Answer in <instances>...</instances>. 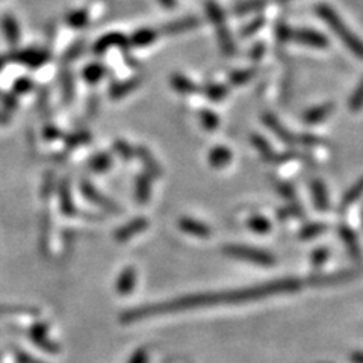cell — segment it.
Wrapping results in <instances>:
<instances>
[{"label":"cell","mask_w":363,"mask_h":363,"mask_svg":"<svg viewBox=\"0 0 363 363\" xmlns=\"http://www.w3.org/2000/svg\"><path fill=\"white\" fill-rule=\"evenodd\" d=\"M350 359L353 363H363V351H354Z\"/></svg>","instance_id":"cell-21"},{"label":"cell","mask_w":363,"mask_h":363,"mask_svg":"<svg viewBox=\"0 0 363 363\" xmlns=\"http://www.w3.org/2000/svg\"><path fill=\"white\" fill-rule=\"evenodd\" d=\"M159 2H160L162 5H164V6H167V8H173V6H176V0H159Z\"/></svg>","instance_id":"cell-23"},{"label":"cell","mask_w":363,"mask_h":363,"mask_svg":"<svg viewBox=\"0 0 363 363\" xmlns=\"http://www.w3.org/2000/svg\"><path fill=\"white\" fill-rule=\"evenodd\" d=\"M362 196H363V177H360V179L354 183L351 188L345 191V194L341 200V209L346 211L351 205L356 203Z\"/></svg>","instance_id":"cell-9"},{"label":"cell","mask_w":363,"mask_h":363,"mask_svg":"<svg viewBox=\"0 0 363 363\" xmlns=\"http://www.w3.org/2000/svg\"><path fill=\"white\" fill-rule=\"evenodd\" d=\"M279 215H280L282 220H287L289 217H301V215H304V212L301 211V207L298 205H293V206L284 207V209H282L279 212Z\"/></svg>","instance_id":"cell-16"},{"label":"cell","mask_w":363,"mask_h":363,"mask_svg":"<svg viewBox=\"0 0 363 363\" xmlns=\"http://www.w3.org/2000/svg\"><path fill=\"white\" fill-rule=\"evenodd\" d=\"M311 194H312V202L316 211L320 212H326L330 207V198H329V191L326 183H324L321 179H313L311 180Z\"/></svg>","instance_id":"cell-4"},{"label":"cell","mask_w":363,"mask_h":363,"mask_svg":"<svg viewBox=\"0 0 363 363\" xmlns=\"http://www.w3.org/2000/svg\"><path fill=\"white\" fill-rule=\"evenodd\" d=\"M250 224H251V229L254 231H259V234H267V231H269V229H271V224H269V221L262 217L253 218Z\"/></svg>","instance_id":"cell-15"},{"label":"cell","mask_w":363,"mask_h":363,"mask_svg":"<svg viewBox=\"0 0 363 363\" xmlns=\"http://www.w3.org/2000/svg\"><path fill=\"white\" fill-rule=\"evenodd\" d=\"M349 110L351 112H359L363 110V79L359 82L356 90L353 91L349 100Z\"/></svg>","instance_id":"cell-11"},{"label":"cell","mask_w":363,"mask_h":363,"mask_svg":"<svg viewBox=\"0 0 363 363\" xmlns=\"http://www.w3.org/2000/svg\"><path fill=\"white\" fill-rule=\"evenodd\" d=\"M265 120H267V125L274 130L276 135L279 136L282 141H284L287 144H291V145L301 144V136H295L292 132H289V130L284 127L279 120H276L274 117H271V115H268Z\"/></svg>","instance_id":"cell-8"},{"label":"cell","mask_w":363,"mask_h":363,"mask_svg":"<svg viewBox=\"0 0 363 363\" xmlns=\"http://www.w3.org/2000/svg\"><path fill=\"white\" fill-rule=\"evenodd\" d=\"M153 38H154V35H153V32H150V30H141V32H138L135 35V41L138 44H147V43H150Z\"/></svg>","instance_id":"cell-19"},{"label":"cell","mask_w":363,"mask_h":363,"mask_svg":"<svg viewBox=\"0 0 363 363\" xmlns=\"http://www.w3.org/2000/svg\"><path fill=\"white\" fill-rule=\"evenodd\" d=\"M207 12H209V17L212 19L214 25L217 26V29L220 30L224 49L231 52V50H234V43H231V38L226 32V28H224V15H222L221 8L215 2H212V0H209V2H207Z\"/></svg>","instance_id":"cell-3"},{"label":"cell","mask_w":363,"mask_h":363,"mask_svg":"<svg viewBox=\"0 0 363 363\" xmlns=\"http://www.w3.org/2000/svg\"><path fill=\"white\" fill-rule=\"evenodd\" d=\"M3 29H5V32L11 41H17V37H19L17 25H15L14 19L10 17V15L3 17Z\"/></svg>","instance_id":"cell-14"},{"label":"cell","mask_w":363,"mask_h":363,"mask_svg":"<svg viewBox=\"0 0 363 363\" xmlns=\"http://www.w3.org/2000/svg\"><path fill=\"white\" fill-rule=\"evenodd\" d=\"M339 236H341L344 245L346 247V250H349L350 256L353 259H360L362 256V249H360V244H359V239H357V235L354 234V230L349 226H341L338 230Z\"/></svg>","instance_id":"cell-6"},{"label":"cell","mask_w":363,"mask_h":363,"mask_svg":"<svg viewBox=\"0 0 363 363\" xmlns=\"http://www.w3.org/2000/svg\"><path fill=\"white\" fill-rule=\"evenodd\" d=\"M333 110H335V105L331 102L313 106L303 114V120H304L306 125H311V126L312 125H320V123H322L324 120L330 117Z\"/></svg>","instance_id":"cell-5"},{"label":"cell","mask_w":363,"mask_h":363,"mask_svg":"<svg viewBox=\"0 0 363 363\" xmlns=\"http://www.w3.org/2000/svg\"><path fill=\"white\" fill-rule=\"evenodd\" d=\"M316 14L327 23L330 29L335 32V35L345 44V48L349 49L354 56L363 59V41L345 25L344 20L339 17L333 8L329 5H318L316 6Z\"/></svg>","instance_id":"cell-1"},{"label":"cell","mask_w":363,"mask_h":363,"mask_svg":"<svg viewBox=\"0 0 363 363\" xmlns=\"http://www.w3.org/2000/svg\"><path fill=\"white\" fill-rule=\"evenodd\" d=\"M264 5H265V0H245V2H241L235 6V12L236 14L254 12V11L260 10Z\"/></svg>","instance_id":"cell-12"},{"label":"cell","mask_w":363,"mask_h":363,"mask_svg":"<svg viewBox=\"0 0 363 363\" xmlns=\"http://www.w3.org/2000/svg\"><path fill=\"white\" fill-rule=\"evenodd\" d=\"M236 256L242 258V259H247L250 262H256V264H260V265H271L274 264V258L271 256L269 253H265V251H260V250H253V249H245V247H242V249H235L234 250Z\"/></svg>","instance_id":"cell-7"},{"label":"cell","mask_w":363,"mask_h":363,"mask_svg":"<svg viewBox=\"0 0 363 363\" xmlns=\"http://www.w3.org/2000/svg\"><path fill=\"white\" fill-rule=\"evenodd\" d=\"M147 362V357H144V354L140 353L138 356H135L132 360H130V363H145Z\"/></svg>","instance_id":"cell-22"},{"label":"cell","mask_w":363,"mask_h":363,"mask_svg":"<svg viewBox=\"0 0 363 363\" xmlns=\"http://www.w3.org/2000/svg\"><path fill=\"white\" fill-rule=\"evenodd\" d=\"M289 40L309 45V48H315V49H324L329 45L327 38L312 29H291Z\"/></svg>","instance_id":"cell-2"},{"label":"cell","mask_w":363,"mask_h":363,"mask_svg":"<svg viewBox=\"0 0 363 363\" xmlns=\"http://www.w3.org/2000/svg\"><path fill=\"white\" fill-rule=\"evenodd\" d=\"M329 256H330V251H329L327 249H324V247H321V249H316V250L312 253V256H311L312 265L316 267V268L322 267V265L326 264V262L329 260Z\"/></svg>","instance_id":"cell-13"},{"label":"cell","mask_w":363,"mask_h":363,"mask_svg":"<svg viewBox=\"0 0 363 363\" xmlns=\"http://www.w3.org/2000/svg\"><path fill=\"white\" fill-rule=\"evenodd\" d=\"M327 230V226L322 222H309L306 226L300 230L298 238L303 239V241H311V239L318 238L322 235L324 231Z\"/></svg>","instance_id":"cell-10"},{"label":"cell","mask_w":363,"mask_h":363,"mask_svg":"<svg viewBox=\"0 0 363 363\" xmlns=\"http://www.w3.org/2000/svg\"><path fill=\"white\" fill-rule=\"evenodd\" d=\"M262 23H264V19H262V17H259V19H256V20H254V21H251L250 23V25L249 26H247L244 30H242V34L245 35V37H249V35H251L253 32H256V30H259L260 28H262Z\"/></svg>","instance_id":"cell-18"},{"label":"cell","mask_w":363,"mask_h":363,"mask_svg":"<svg viewBox=\"0 0 363 363\" xmlns=\"http://www.w3.org/2000/svg\"><path fill=\"white\" fill-rule=\"evenodd\" d=\"M85 20H87V11H77V12H73L70 15V19H68V21H70L72 26H82Z\"/></svg>","instance_id":"cell-17"},{"label":"cell","mask_w":363,"mask_h":363,"mask_svg":"<svg viewBox=\"0 0 363 363\" xmlns=\"http://www.w3.org/2000/svg\"><path fill=\"white\" fill-rule=\"evenodd\" d=\"M279 188H280V192H282L283 197H287L289 200H295V189H293L292 185L283 183V185H280Z\"/></svg>","instance_id":"cell-20"}]
</instances>
